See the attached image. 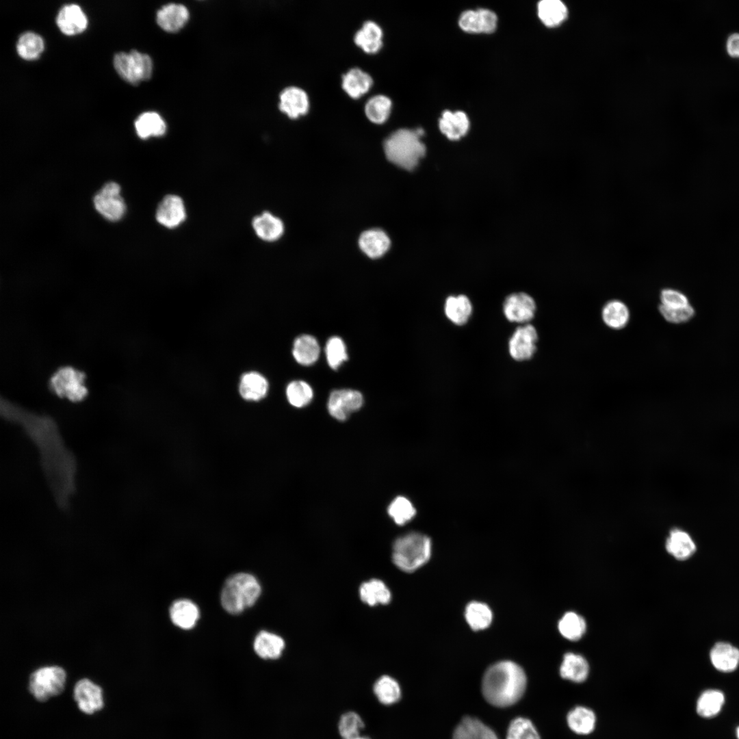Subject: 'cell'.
Here are the masks:
<instances>
[{
	"label": "cell",
	"instance_id": "obj_1",
	"mask_svg": "<svg viewBox=\"0 0 739 739\" xmlns=\"http://www.w3.org/2000/svg\"><path fill=\"white\" fill-rule=\"evenodd\" d=\"M1 414L8 421L23 427L39 450L42 469L57 504H68L75 490L77 463L49 417L40 415L7 400H1Z\"/></svg>",
	"mask_w": 739,
	"mask_h": 739
},
{
	"label": "cell",
	"instance_id": "obj_2",
	"mask_svg": "<svg viewBox=\"0 0 739 739\" xmlns=\"http://www.w3.org/2000/svg\"><path fill=\"white\" fill-rule=\"evenodd\" d=\"M527 678L523 669L514 662H498L487 669L482 681V695L492 705L511 706L523 697Z\"/></svg>",
	"mask_w": 739,
	"mask_h": 739
},
{
	"label": "cell",
	"instance_id": "obj_3",
	"mask_svg": "<svg viewBox=\"0 0 739 739\" xmlns=\"http://www.w3.org/2000/svg\"><path fill=\"white\" fill-rule=\"evenodd\" d=\"M424 130L400 129L391 133L384 141L387 159L397 166L407 170H413L426 153L421 141Z\"/></svg>",
	"mask_w": 739,
	"mask_h": 739
},
{
	"label": "cell",
	"instance_id": "obj_4",
	"mask_svg": "<svg viewBox=\"0 0 739 739\" xmlns=\"http://www.w3.org/2000/svg\"><path fill=\"white\" fill-rule=\"evenodd\" d=\"M261 586L255 576L238 573L230 576L222 587L220 601L230 614H239L251 607L261 594Z\"/></svg>",
	"mask_w": 739,
	"mask_h": 739
},
{
	"label": "cell",
	"instance_id": "obj_5",
	"mask_svg": "<svg viewBox=\"0 0 739 739\" xmlns=\"http://www.w3.org/2000/svg\"><path fill=\"white\" fill-rule=\"evenodd\" d=\"M431 552L432 543L428 536L419 532H411L395 541L392 560L398 569L411 573L428 561Z\"/></svg>",
	"mask_w": 739,
	"mask_h": 739
},
{
	"label": "cell",
	"instance_id": "obj_6",
	"mask_svg": "<svg viewBox=\"0 0 739 739\" xmlns=\"http://www.w3.org/2000/svg\"><path fill=\"white\" fill-rule=\"evenodd\" d=\"M66 671L58 666H47L34 671L29 681V690L35 699L46 701L59 695L64 689Z\"/></svg>",
	"mask_w": 739,
	"mask_h": 739
},
{
	"label": "cell",
	"instance_id": "obj_7",
	"mask_svg": "<svg viewBox=\"0 0 739 739\" xmlns=\"http://www.w3.org/2000/svg\"><path fill=\"white\" fill-rule=\"evenodd\" d=\"M114 65L118 75L126 81L137 85L151 78L153 62L147 54L132 50L129 53L120 52L115 55Z\"/></svg>",
	"mask_w": 739,
	"mask_h": 739
},
{
	"label": "cell",
	"instance_id": "obj_8",
	"mask_svg": "<svg viewBox=\"0 0 739 739\" xmlns=\"http://www.w3.org/2000/svg\"><path fill=\"white\" fill-rule=\"evenodd\" d=\"M49 387L55 394L73 402L82 400L88 393L85 375L72 367H63L56 371L49 380Z\"/></svg>",
	"mask_w": 739,
	"mask_h": 739
},
{
	"label": "cell",
	"instance_id": "obj_9",
	"mask_svg": "<svg viewBox=\"0 0 739 739\" xmlns=\"http://www.w3.org/2000/svg\"><path fill=\"white\" fill-rule=\"evenodd\" d=\"M94 205L99 213L114 222L121 219L126 211L125 203L120 195V187L115 182L103 185L94 196Z\"/></svg>",
	"mask_w": 739,
	"mask_h": 739
},
{
	"label": "cell",
	"instance_id": "obj_10",
	"mask_svg": "<svg viewBox=\"0 0 739 739\" xmlns=\"http://www.w3.org/2000/svg\"><path fill=\"white\" fill-rule=\"evenodd\" d=\"M538 339L537 330L531 324L517 327L508 341L510 356L517 361L531 359L536 352Z\"/></svg>",
	"mask_w": 739,
	"mask_h": 739
},
{
	"label": "cell",
	"instance_id": "obj_11",
	"mask_svg": "<svg viewBox=\"0 0 739 739\" xmlns=\"http://www.w3.org/2000/svg\"><path fill=\"white\" fill-rule=\"evenodd\" d=\"M502 309L505 317L509 322L526 324L534 317L536 304L529 294L516 292L505 298Z\"/></svg>",
	"mask_w": 739,
	"mask_h": 739
},
{
	"label": "cell",
	"instance_id": "obj_12",
	"mask_svg": "<svg viewBox=\"0 0 739 739\" xmlns=\"http://www.w3.org/2000/svg\"><path fill=\"white\" fill-rule=\"evenodd\" d=\"M363 402V396L358 391L335 390L329 396L328 410L333 417L339 421H344L352 413L358 411L362 406Z\"/></svg>",
	"mask_w": 739,
	"mask_h": 739
},
{
	"label": "cell",
	"instance_id": "obj_13",
	"mask_svg": "<svg viewBox=\"0 0 739 739\" xmlns=\"http://www.w3.org/2000/svg\"><path fill=\"white\" fill-rule=\"evenodd\" d=\"M74 699L79 710L87 714H92L103 708L101 688L86 678L76 683Z\"/></svg>",
	"mask_w": 739,
	"mask_h": 739
},
{
	"label": "cell",
	"instance_id": "obj_14",
	"mask_svg": "<svg viewBox=\"0 0 739 739\" xmlns=\"http://www.w3.org/2000/svg\"><path fill=\"white\" fill-rule=\"evenodd\" d=\"M155 218L164 226L174 229L179 226L186 218V209L182 198L175 194H168L158 205Z\"/></svg>",
	"mask_w": 739,
	"mask_h": 739
},
{
	"label": "cell",
	"instance_id": "obj_15",
	"mask_svg": "<svg viewBox=\"0 0 739 739\" xmlns=\"http://www.w3.org/2000/svg\"><path fill=\"white\" fill-rule=\"evenodd\" d=\"M497 16L486 9L468 10L463 12L459 19V26L469 33H491L497 25Z\"/></svg>",
	"mask_w": 739,
	"mask_h": 739
},
{
	"label": "cell",
	"instance_id": "obj_16",
	"mask_svg": "<svg viewBox=\"0 0 739 739\" xmlns=\"http://www.w3.org/2000/svg\"><path fill=\"white\" fill-rule=\"evenodd\" d=\"M279 109L290 118L295 119L307 113L309 102L307 94L302 89L291 86L280 94Z\"/></svg>",
	"mask_w": 739,
	"mask_h": 739
},
{
	"label": "cell",
	"instance_id": "obj_17",
	"mask_svg": "<svg viewBox=\"0 0 739 739\" xmlns=\"http://www.w3.org/2000/svg\"><path fill=\"white\" fill-rule=\"evenodd\" d=\"M189 16V11L185 5L179 3H168L157 11L156 21L164 31L174 33L184 27Z\"/></svg>",
	"mask_w": 739,
	"mask_h": 739
},
{
	"label": "cell",
	"instance_id": "obj_18",
	"mask_svg": "<svg viewBox=\"0 0 739 739\" xmlns=\"http://www.w3.org/2000/svg\"><path fill=\"white\" fill-rule=\"evenodd\" d=\"M56 22L58 27L66 35L82 32L87 27V18L81 8L75 4L64 6L59 12Z\"/></svg>",
	"mask_w": 739,
	"mask_h": 739
},
{
	"label": "cell",
	"instance_id": "obj_19",
	"mask_svg": "<svg viewBox=\"0 0 739 739\" xmlns=\"http://www.w3.org/2000/svg\"><path fill=\"white\" fill-rule=\"evenodd\" d=\"M473 306L469 298L463 294L449 296L444 304L447 318L456 326L466 324L472 314Z\"/></svg>",
	"mask_w": 739,
	"mask_h": 739
},
{
	"label": "cell",
	"instance_id": "obj_20",
	"mask_svg": "<svg viewBox=\"0 0 739 739\" xmlns=\"http://www.w3.org/2000/svg\"><path fill=\"white\" fill-rule=\"evenodd\" d=\"M388 235L380 229L364 231L359 239L361 250L369 257L379 258L384 255L390 247Z\"/></svg>",
	"mask_w": 739,
	"mask_h": 739
},
{
	"label": "cell",
	"instance_id": "obj_21",
	"mask_svg": "<svg viewBox=\"0 0 739 739\" xmlns=\"http://www.w3.org/2000/svg\"><path fill=\"white\" fill-rule=\"evenodd\" d=\"M252 226L256 235L267 242L278 239L284 232V225L281 220L268 211L255 217Z\"/></svg>",
	"mask_w": 739,
	"mask_h": 739
},
{
	"label": "cell",
	"instance_id": "obj_22",
	"mask_svg": "<svg viewBox=\"0 0 739 739\" xmlns=\"http://www.w3.org/2000/svg\"><path fill=\"white\" fill-rule=\"evenodd\" d=\"M452 739H498L496 734L480 720L466 716L456 727Z\"/></svg>",
	"mask_w": 739,
	"mask_h": 739
},
{
	"label": "cell",
	"instance_id": "obj_23",
	"mask_svg": "<svg viewBox=\"0 0 739 739\" xmlns=\"http://www.w3.org/2000/svg\"><path fill=\"white\" fill-rule=\"evenodd\" d=\"M170 617L177 626L184 630L192 629L199 617L197 606L188 599L174 601L170 608Z\"/></svg>",
	"mask_w": 739,
	"mask_h": 739
},
{
	"label": "cell",
	"instance_id": "obj_24",
	"mask_svg": "<svg viewBox=\"0 0 739 739\" xmlns=\"http://www.w3.org/2000/svg\"><path fill=\"white\" fill-rule=\"evenodd\" d=\"M268 383L265 378L256 372L242 375L239 384V393L242 398L249 401H258L267 394Z\"/></svg>",
	"mask_w": 739,
	"mask_h": 739
},
{
	"label": "cell",
	"instance_id": "obj_25",
	"mask_svg": "<svg viewBox=\"0 0 739 739\" xmlns=\"http://www.w3.org/2000/svg\"><path fill=\"white\" fill-rule=\"evenodd\" d=\"M710 660L717 670L731 672L739 664V649L727 643H717L710 651Z\"/></svg>",
	"mask_w": 739,
	"mask_h": 739
},
{
	"label": "cell",
	"instance_id": "obj_26",
	"mask_svg": "<svg viewBox=\"0 0 739 739\" xmlns=\"http://www.w3.org/2000/svg\"><path fill=\"white\" fill-rule=\"evenodd\" d=\"M253 647L255 653L260 658L275 660L281 656L285 648V642L278 635L261 631L256 636Z\"/></svg>",
	"mask_w": 739,
	"mask_h": 739
},
{
	"label": "cell",
	"instance_id": "obj_27",
	"mask_svg": "<svg viewBox=\"0 0 739 739\" xmlns=\"http://www.w3.org/2000/svg\"><path fill=\"white\" fill-rule=\"evenodd\" d=\"M666 549L676 559L684 560L695 553L696 545L686 532L674 528L666 539Z\"/></svg>",
	"mask_w": 739,
	"mask_h": 739
},
{
	"label": "cell",
	"instance_id": "obj_28",
	"mask_svg": "<svg viewBox=\"0 0 739 739\" xmlns=\"http://www.w3.org/2000/svg\"><path fill=\"white\" fill-rule=\"evenodd\" d=\"M383 31L374 21L365 22L355 34V44L367 53H376L383 47Z\"/></svg>",
	"mask_w": 739,
	"mask_h": 739
},
{
	"label": "cell",
	"instance_id": "obj_29",
	"mask_svg": "<svg viewBox=\"0 0 739 739\" xmlns=\"http://www.w3.org/2000/svg\"><path fill=\"white\" fill-rule=\"evenodd\" d=\"M469 127L467 115L461 111H445L439 120V129L446 137L456 140L464 136Z\"/></svg>",
	"mask_w": 739,
	"mask_h": 739
},
{
	"label": "cell",
	"instance_id": "obj_30",
	"mask_svg": "<svg viewBox=\"0 0 739 739\" xmlns=\"http://www.w3.org/2000/svg\"><path fill=\"white\" fill-rule=\"evenodd\" d=\"M372 84V77L359 68H351L342 77V88L353 99L365 94Z\"/></svg>",
	"mask_w": 739,
	"mask_h": 739
},
{
	"label": "cell",
	"instance_id": "obj_31",
	"mask_svg": "<svg viewBox=\"0 0 739 739\" xmlns=\"http://www.w3.org/2000/svg\"><path fill=\"white\" fill-rule=\"evenodd\" d=\"M359 596L363 602L370 606L385 605L390 602L391 594L381 580L372 579L363 582L359 588Z\"/></svg>",
	"mask_w": 739,
	"mask_h": 739
},
{
	"label": "cell",
	"instance_id": "obj_32",
	"mask_svg": "<svg viewBox=\"0 0 739 739\" xmlns=\"http://www.w3.org/2000/svg\"><path fill=\"white\" fill-rule=\"evenodd\" d=\"M588 671V662L582 656L567 653L563 658L560 674L563 679L580 683L586 679Z\"/></svg>",
	"mask_w": 739,
	"mask_h": 739
},
{
	"label": "cell",
	"instance_id": "obj_33",
	"mask_svg": "<svg viewBox=\"0 0 739 739\" xmlns=\"http://www.w3.org/2000/svg\"><path fill=\"white\" fill-rule=\"evenodd\" d=\"M319 344L313 336L302 335L296 339L292 354L296 361L303 365L315 363L320 355Z\"/></svg>",
	"mask_w": 739,
	"mask_h": 739
},
{
	"label": "cell",
	"instance_id": "obj_34",
	"mask_svg": "<svg viewBox=\"0 0 739 739\" xmlns=\"http://www.w3.org/2000/svg\"><path fill=\"white\" fill-rule=\"evenodd\" d=\"M601 317L607 326L619 330L628 324L630 313L624 302L619 300H612L607 302L603 307Z\"/></svg>",
	"mask_w": 739,
	"mask_h": 739
},
{
	"label": "cell",
	"instance_id": "obj_35",
	"mask_svg": "<svg viewBox=\"0 0 739 739\" xmlns=\"http://www.w3.org/2000/svg\"><path fill=\"white\" fill-rule=\"evenodd\" d=\"M567 722L569 727L575 734L586 735L594 730L596 716L591 709L577 706L569 712Z\"/></svg>",
	"mask_w": 739,
	"mask_h": 739
},
{
	"label": "cell",
	"instance_id": "obj_36",
	"mask_svg": "<svg viewBox=\"0 0 739 739\" xmlns=\"http://www.w3.org/2000/svg\"><path fill=\"white\" fill-rule=\"evenodd\" d=\"M135 128L137 134L142 139L151 136H162L166 131L164 120L155 112H144L139 116L135 122Z\"/></svg>",
	"mask_w": 739,
	"mask_h": 739
},
{
	"label": "cell",
	"instance_id": "obj_37",
	"mask_svg": "<svg viewBox=\"0 0 739 739\" xmlns=\"http://www.w3.org/2000/svg\"><path fill=\"white\" fill-rule=\"evenodd\" d=\"M373 692L378 701L385 705L398 702L402 696L399 683L389 675L380 677L373 686Z\"/></svg>",
	"mask_w": 739,
	"mask_h": 739
},
{
	"label": "cell",
	"instance_id": "obj_38",
	"mask_svg": "<svg viewBox=\"0 0 739 739\" xmlns=\"http://www.w3.org/2000/svg\"><path fill=\"white\" fill-rule=\"evenodd\" d=\"M538 15L546 26L554 27L565 19L567 10L559 0H543L538 4Z\"/></svg>",
	"mask_w": 739,
	"mask_h": 739
},
{
	"label": "cell",
	"instance_id": "obj_39",
	"mask_svg": "<svg viewBox=\"0 0 739 739\" xmlns=\"http://www.w3.org/2000/svg\"><path fill=\"white\" fill-rule=\"evenodd\" d=\"M465 619L474 630L487 628L491 623L493 613L485 604L479 601L470 602L465 608Z\"/></svg>",
	"mask_w": 739,
	"mask_h": 739
},
{
	"label": "cell",
	"instance_id": "obj_40",
	"mask_svg": "<svg viewBox=\"0 0 739 739\" xmlns=\"http://www.w3.org/2000/svg\"><path fill=\"white\" fill-rule=\"evenodd\" d=\"M725 701L723 693L718 690L703 692L697 700V712L703 717L716 716L721 710Z\"/></svg>",
	"mask_w": 739,
	"mask_h": 739
},
{
	"label": "cell",
	"instance_id": "obj_41",
	"mask_svg": "<svg viewBox=\"0 0 739 739\" xmlns=\"http://www.w3.org/2000/svg\"><path fill=\"white\" fill-rule=\"evenodd\" d=\"M391 99L382 94L370 98L365 105V113L367 118L376 124L385 122L389 116L391 109Z\"/></svg>",
	"mask_w": 739,
	"mask_h": 739
},
{
	"label": "cell",
	"instance_id": "obj_42",
	"mask_svg": "<svg viewBox=\"0 0 739 739\" xmlns=\"http://www.w3.org/2000/svg\"><path fill=\"white\" fill-rule=\"evenodd\" d=\"M558 630L565 638L577 640L586 631V622L579 614L569 612L565 614L559 621Z\"/></svg>",
	"mask_w": 739,
	"mask_h": 739
},
{
	"label": "cell",
	"instance_id": "obj_43",
	"mask_svg": "<svg viewBox=\"0 0 739 739\" xmlns=\"http://www.w3.org/2000/svg\"><path fill=\"white\" fill-rule=\"evenodd\" d=\"M16 49L18 55L25 60L38 57L44 49L42 38L33 32H26L18 39Z\"/></svg>",
	"mask_w": 739,
	"mask_h": 739
},
{
	"label": "cell",
	"instance_id": "obj_44",
	"mask_svg": "<svg viewBox=\"0 0 739 739\" xmlns=\"http://www.w3.org/2000/svg\"><path fill=\"white\" fill-rule=\"evenodd\" d=\"M387 511L395 523L400 526L410 521L416 514V510L411 501L403 496L396 497L389 505Z\"/></svg>",
	"mask_w": 739,
	"mask_h": 739
},
{
	"label": "cell",
	"instance_id": "obj_45",
	"mask_svg": "<svg viewBox=\"0 0 739 739\" xmlns=\"http://www.w3.org/2000/svg\"><path fill=\"white\" fill-rule=\"evenodd\" d=\"M286 396L288 402L294 406L301 408L311 401L313 396L311 387L302 380L291 382L287 387Z\"/></svg>",
	"mask_w": 739,
	"mask_h": 739
},
{
	"label": "cell",
	"instance_id": "obj_46",
	"mask_svg": "<svg viewBox=\"0 0 739 739\" xmlns=\"http://www.w3.org/2000/svg\"><path fill=\"white\" fill-rule=\"evenodd\" d=\"M506 739H541L530 720L523 717L513 719L507 729Z\"/></svg>",
	"mask_w": 739,
	"mask_h": 739
},
{
	"label": "cell",
	"instance_id": "obj_47",
	"mask_svg": "<svg viewBox=\"0 0 739 739\" xmlns=\"http://www.w3.org/2000/svg\"><path fill=\"white\" fill-rule=\"evenodd\" d=\"M365 723L356 712L349 711L343 714L338 723V731L343 739L361 734Z\"/></svg>",
	"mask_w": 739,
	"mask_h": 739
},
{
	"label": "cell",
	"instance_id": "obj_48",
	"mask_svg": "<svg viewBox=\"0 0 739 739\" xmlns=\"http://www.w3.org/2000/svg\"><path fill=\"white\" fill-rule=\"evenodd\" d=\"M325 352L329 366L334 370L348 359L345 343L339 337H332L328 340Z\"/></svg>",
	"mask_w": 739,
	"mask_h": 739
},
{
	"label": "cell",
	"instance_id": "obj_49",
	"mask_svg": "<svg viewBox=\"0 0 739 739\" xmlns=\"http://www.w3.org/2000/svg\"><path fill=\"white\" fill-rule=\"evenodd\" d=\"M658 309L664 320L673 324L686 322L695 315V309L690 304L680 308H667L660 304Z\"/></svg>",
	"mask_w": 739,
	"mask_h": 739
},
{
	"label": "cell",
	"instance_id": "obj_50",
	"mask_svg": "<svg viewBox=\"0 0 739 739\" xmlns=\"http://www.w3.org/2000/svg\"><path fill=\"white\" fill-rule=\"evenodd\" d=\"M660 305L667 308H680L690 304L687 296L679 290L666 288L660 294Z\"/></svg>",
	"mask_w": 739,
	"mask_h": 739
},
{
	"label": "cell",
	"instance_id": "obj_51",
	"mask_svg": "<svg viewBox=\"0 0 739 739\" xmlns=\"http://www.w3.org/2000/svg\"><path fill=\"white\" fill-rule=\"evenodd\" d=\"M726 47L730 56L739 57V34H733L729 37Z\"/></svg>",
	"mask_w": 739,
	"mask_h": 739
},
{
	"label": "cell",
	"instance_id": "obj_52",
	"mask_svg": "<svg viewBox=\"0 0 739 739\" xmlns=\"http://www.w3.org/2000/svg\"><path fill=\"white\" fill-rule=\"evenodd\" d=\"M346 739H371V738L370 737H368V736H362L361 734H359V735L354 736L351 737V738H346Z\"/></svg>",
	"mask_w": 739,
	"mask_h": 739
},
{
	"label": "cell",
	"instance_id": "obj_53",
	"mask_svg": "<svg viewBox=\"0 0 739 739\" xmlns=\"http://www.w3.org/2000/svg\"><path fill=\"white\" fill-rule=\"evenodd\" d=\"M736 736L738 739H739V727H738L736 729Z\"/></svg>",
	"mask_w": 739,
	"mask_h": 739
}]
</instances>
